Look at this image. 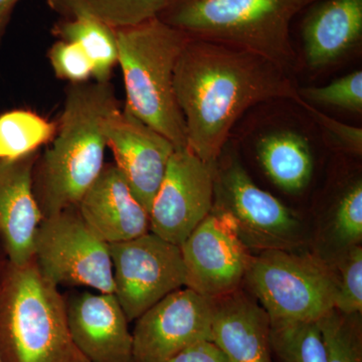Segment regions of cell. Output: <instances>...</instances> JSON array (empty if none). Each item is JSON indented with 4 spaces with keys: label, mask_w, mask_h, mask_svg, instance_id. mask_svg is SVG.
<instances>
[{
    "label": "cell",
    "mask_w": 362,
    "mask_h": 362,
    "mask_svg": "<svg viewBox=\"0 0 362 362\" xmlns=\"http://www.w3.org/2000/svg\"><path fill=\"white\" fill-rule=\"evenodd\" d=\"M9 265V259L7 256L6 246H4V240L0 238V283L6 275L7 267Z\"/></svg>",
    "instance_id": "32"
},
{
    "label": "cell",
    "mask_w": 362,
    "mask_h": 362,
    "mask_svg": "<svg viewBox=\"0 0 362 362\" xmlns=\"http://www.w3.org/2000/svg\"><path fill=\"white\" fill-rule=\"evenodd\" d=\"M66 313L74 342L88 361L133 362L129 321L115 295L78 293L66 302Z\"/></svg>",
    "instance_id": "14"
},
{
    "label": "cell",
    "mask_w": 362,
    "mask_h": 362,
    "mask_svg": "<svg viewBox=\"0 0 362 362\" xmlns=\"http://www.w3.org/2000/svg\"><path fill=\"white\" fill-rule=\"evenodd\" d=\"M166 362H226L225 356L211 341H199L183 349Z\"/></svg>",
    "instance_id": "30"
},
{
    "label": "cell",
    "mask_w": 362,
    "mask_h": 362,
    "mask_svg": "<svg viewBox=\"0 0 362 362\" xmlns=\"http://www.w3.org/2000/svg\"><path fill=\"white\" fill-rule=\"evenodd\" d=\"M47 58L56 77L69 84H83L93 78V66L84 51L76 42L57 40L47 52Z\"/></svg>",
    "instance_id": "28"
},
{
    "label": "cell",
    "mask_w": 362,
    "mask_h": 362,
    "mask_svg": "<svg viewBox=\"0 0 362 362\" xmlns=\"http://www.w3.org/2000/svg\"><path fill=\"white\" fill-rule=\"evenodd\" d=\"M0 362H4L2 361L1 356H0Z\"/></svg>",
    "instance_id": "33"
},
{
    "label": "cell",
    "mask_w": 362,
    "mask_h": 362,
    "mask_svg": "<svg viewBox=\"0 0 362 362\" xmlns=\"http://www.w3.org/2000/svg\"><path fill=\"white\" fill-rule=\"evenodd\" d=\"M244 281L271 322H317L334 309L335 275L310 256L265 249Z\"/></svg>",
    "instance_id": "6"
},
{
    "label": "cell",
    "mask_w": 362,
    "mask_h": 362,
    "mask_svg": "<svg viewBox=\"0 0 362 362\" xmlns=\"http://www.w3.org/2000/svg\"><path fill=\"white\" fill-rule=\"evenodd\" d=\"M295 102L303 107L305 110L310 114L312 118L327 132V134L332 138V140H334L337 144L341 146L343 149L347 150L350 153L361 156L362 152L361 128L340 122L337 119L326 115L322 112L317 110L313 105L307 103L300 97Z\"/></svg>",
    "instance_id": "29"
},
{
    "label": "cell",
    "mask_w": 362,
    "mask_h": 362,
    "mask_svg": "<svg viewBox=\"0 0 362 362\" xmlns=\"http://www.w3.org/2000/svg\"><path fill=\"white\" fill-rule=\"evenodd\" d=\"M2 40H0V45H1Z\"/></svg>",
    "instance_id": "34"
},
{
    "label": "cell",
    "mask_w": 362,
    "mask_h": 362,
    "mask_svg": "<svg viewBox=\"0 0 362 362\" xmlns=\"http://www.w3.org/2000/svg\"><path fill=\"white\" fill-rule=\"evenodd\" d=\"M358 315H343L333 309L317 321L322 334L327 362H362Z\"/></svg>",
    "instance_id": "24"
},
{
    "label": "cell",
    "mask_w": 362,
    "mask_h": 362,
    "mask_svg": "<svg viewBox=\"0 0 362 362\" xmlns=\"http://www.w3.org/2000/svg\"><path fill=\"white\" fill-rule=\"evenodd\" d=\"M170 0H47L61 18L90 16L113 28L156 18Z\"/></svg>",
    "instance_id": "21"
},
{
    "label": "cell",
    "mask_w": 362,
    "mask_h": 362,
    "mask_svg": "<svg viewBox=\"0 0 362 362\" xmlns=\"http://www.w3.org/2000/svg\"><path fill=\"white\" fill-rule=\"evenodd\" d=\"M211 342L226 362H273L270 318L239 290L214 299Z\"/></svg>",
    "instance_id": "17"
},
{
    "label": "cell",
    "mask_w": 362,
    "mask_h": 362,
    "mask_svg": "<svg viewBox=\"0 0 362 362\" xmlns=\"http://www.w3.org/2000/svg\"><path fill=\"white\" fill-rule=\"evenodd\" d=\"M362 39V0H323L304 18L305 61L312 70L337 63Z\"/></svg>",
    "instance_id": "18"
},
{
    "label": "cell",
    "mask_w": 362,
    "mask_h": 362,
    "mask_svg": "<svg viewBox=\"0 0 362 362\" xmlns=\"http://www.w3.org/2000/svg\"><path fill=\"white\" fill-rule=\"evenodd\" d=\"M77 207L90 230L107 244L126 242L150 232L148 211L115 164H105Z\"/></svg>",
    "instance_id": "15"
},
{
    "label": "cell",
    "mask_w": 362,
    "mask_h": 362,
    "mask_svg": "<svg viewBox=\"0 0 362 362\" xmlns=\"http://www.w3.org/2000/svg\"><path fill=\"white\" fill-rule=\"evenodd\" d=\"M216 164L175 148L150 209V232L178 246L187 240L213 209Z\"/></svg>",
    "instance_id": "10"
},
{
    "label": "cell",
    "mask_w": 362,
    "mask_h": 362,
    "mask_svg": "<svg viewBox=\"0 0 362 362\" xmlns=\"http://www.w3.org/2000/svg\"><path fill=\"white\" fill-rule=\"evenodd\" d=\"M335 276L334 309L343 315H361L362 311V247H345Z\"/></svg>",
    "instance_id": "26"
},
{
    "label": "cell",
    "mask_w": 362,
    "mask_h": 362,
    "mask_svg": "<svg viewBox=\"0 0 362 362\" xmlns=\"http://www.w3.org/2000/svg\"><path fill=\"white\" fill-rule=\"evenodd\" d=\"M21 0H0V40L4 39L14 9Z\"/></svg>",
    "instance_id": "31"
},
{
    "label": "cell",
    "mask_w": 362,
    "mask_h": 362,
    "mask_svg": "<svg viewBox=\"0 0 362 362\" xmlns=\"http://www.w3.org/2000/svg\"><path fill=\"white\" fill-rule=\"evenodd\" d=\"M214 299L189 288L170 293L136 320L133 362H166L199 341H211Z\"/></svg>",
    "instance_id": "12"
},
{
    "label": "cell",
    "mask_w": 362,
    "mask_h": 362,
    "mask_svg": "<svg viewBox=\"0 0 362 362\" xmlns=\"http://www.w3.org/2000/svg\"><path fill=\"white\" fill-rule=\"evenodd\" d=\"M180 249L185 287L211 299L237 291L252 258L232 214L216 206Z\"/></svg>",
    "instance_id": "9"
},
{
    "label": "cell",
    "mask_w": 362,
    "mask_h": 362,
    "mask_svg": "<svg viewBox=\"0 0 362 362\" xmlns=\"http://www.w3.org/2000/svg\"><path fill=\"white\" fill-rule=\"evenodd\" d=\"M271 345L280 362H327L317 322H271Z\"/></svg>",
    "instance_id": "23"
},
{
    "label": "cell",
    "mask_w": 362,
    "mask_h": 362,
    "mask_svg": "<svg viewBox=\"0 0 362 362\" xmlns=\"http://www.w3.org/2000/svg\"><path fill=\"white\" fill-rule=\"evenodd\" d=\"M52 33L58 40L80 45L92 63L93 81L110 82L119 58L115 28L93 16H77L59 18Z\"/></svg>",
    "instance_id": "20"
},
{
    "label": "cell",
    "mask_w": 362,
    "mask_h": 362,
    "mask_svg": "<svg viewBox=\"0 0 362 362\" xmlns=\"http://www.w3.org/2000/svg\"><path fill=\"white\" fill-rule=\"evenodd\" d=\"M173 83L187 148L211 164L247 109L269 100L299 98L291 75L270 59L192 37L177 59Z\"/></svg>",
    "instance_id": "1"
},
{
    "label": "cell",
    "mask_w": 362,
    "mask_h": 362,
    "mask_svg": "<svg viewBox=\"0 0 362 362\" xmlns=\"http://www.w3.org/2000/svg\"><path fill=\"white\" fill-rule=\"evenodd\" d=\"M58 122L28 109L0 114V160H13L40 151L54 140Z\"/></svg>",
    "instance_id": "22"
},
{
    "label": "cell",
    "mask_w": 362,
    "mask_h": 362,
    "mask_svg": "<svg viewBox=\"0 0 362 362\" xmlns=\"http://www.w3.org/2000/svg\"><path fill=\"white\" fill-rule=\"evenodd\" d=\"M0 356L4 362H90L71 337L66 300L35 259L9 263L0 283Z\"/></svg>",
    "instance_id": "4"
},
{
    "label": "cell",
    "mask_w": 362,
    "mask_h": 362,
    "mask_svg": "<svg viewBox=\"0 0 362 362\" xmlns=\"http://www.w3.org/2000/svg\"><path fill=\"white\" fill-rule=\"evenodd\" d=\"M298 95L311 105L362 112V71H356L322 87H305Z\"/></svg>",
    "instance_id": "25"
},
{
    "label": "cell",
    "mask_w": 362,
    "mask_h": 362,
    "mask_svg": "<svg viewBox=\"0 0 362 362\" xmlns=\"http://www.w3.org/2000/svg\"><path fill=\"white\" fill-rule=\"evenodd\" d=\"M33 259L56 286H78L114 294L109 244L88 226L78 207L42 218L35 235Z\"/></svg>",
    "instance_id": "7"
},
{
    "label": "cell",
    "mask_w": 362,
    "mask_h": 362,
    "mask_svg": "<svg viewBox=\"0 0 362 362\" xmlns=\"http://www.w3.org/2000/svg\"><path fill=\"white\" fill-rule=\"evenodd\" d=\"M316 0H170L158 14L192 37L246 49L292 75L298 59L293 18Z\"/></svg>",
    "instance_id": "3"
},
{
    "label": "cell",
    "mask_w": 362,
    "mask_h": 362,
    "mask_svg": "<svg viewBox=\"0 0 362 362\" xmlns=\"http://www.w3.org/2000/svg\"><path fill=\"white\" fill-rule=\"evenodd\" d=\"M40 151L0 160V238L9 263L25 265L33 259V243L42 216L33 190V173Z\"/></svg>",
    "instance_id": "16"
},
{
    "label": "cell",
    "mask_w": 362,
    "mask_h": 362,
    "mask_svg": "<svg viewBox=\"0 0 362 362\" xmlns=\"http://www.w3.org/2000/svg\"><path fill=\"white\" fill-rule=\"evenodd\" d=\"M214 206L232 214L244 242L265 249H284L299 233L296 214L259 188L240 161L214 168Z\"/></svg>",
    "instance_id": "11"
},
{
    "label": "cell",
    "mask_w": 362,
    "mask_h": 362,
    "mask_svg": "<svg viewBox=\"0 0 362 362\" xmlns=\"http://www.w3.org/2000/svg\"><path fill=\"white\" fill-rule=\"evenodd\" d=\"M107 147L116 168L150 213L175 147L126 107L118 108L105 123Z\"/></svg>",
    "instance_id": "13"
},
{
    "label": "cell",
    "mask_w": 362,
    "mask_h": 362,
    "mask_svg": "<svg viewBox=\"0 0 362 362\" xmlns=\"http://www.w3.org/2000/svg\"><path fill=\"white\" fill-rule=\"evenodd\" d=\"M118 108L111 82L68 85L56 136L33 168V194L42 218L78 206L97 180L105 165V123Z\"/></svg>",
    "instance_id": "2"
},
{
    "label": "cell",
    "mask_w": 362,
    "mask_h": 362,
    "mask_svg": "<svg viewBox=\"0 0 362 362\" xmlns=\"http://www.w3.org/2000/svg\"><path fill=\"white\" fill-rule=\"evenodd\" d=\"M109 251L114 295L129 322L137 320L170 293L185 287L180 246L156 233L109 244Z\"/></svg>",
    "instance_id": "8"
},
{
    "label": "cell",
    "mask_w": 362,
    "mask_h": 362,
    "mask_svg": "<svg viewBox=\"0 0 362 362\" xmlns=\"http://www.w3.org/2000/svg\"><path fill=\"white\" fill-rule=\"evenodd\" d=\"M126 108L175 148L187 147L185 119L175 92L176 63L190 35L158 18L115 28Z\"/></svg>",
    "instance_id": "5"
},
{
    "label": "cell",
    "mask_w": 362,
    "mask_h": 362,
    "mask_svg": "<svg viewBox=\"0 0 362 362\" xmlns=\"http://www.w3.org/2000/svg\"><path fill=\"white\" fill-rule=\"evenodd\" d=\"M257 154L267 175L281 189L296 194L310 182L313 157L308 142L299 133H269L259 138Z\"/></svg>",
    "instance_id": "19"
},
{
    "label": "cell",
    "mask_w": 362,
    "mask_h": 362,
    "mask_svg": "<svg viewBox=\"0 0 362 362\" xmlns=\"http://www.w3.org/2000/svg\"><path fill=\"white\" fill-rule=\"evenodd\" d=\"M335 240L343 249L362 240V182L357 180L347 188L338 202L333 221Z\"/></svg>",
    "instance_id": "27"
}]
</instances>
